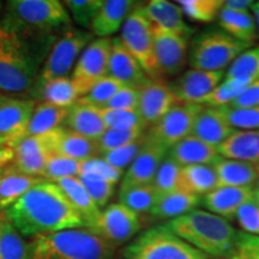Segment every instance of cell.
I'll list each match as a JSON object with an SVG mask.
<instances>
[{"mask_svg": "<svg viewBox=\"0 0 259 259\" xmlns=\"http://www.w3.org/2000/svg\"><path fill=\"white\" fill-rule=\"evenodd\" d=\"M120 38L126 50L134 56L148 77L155 82H161V72L158 69L154 45V25L145 16L141 6L130 12L122 24Z\"/></svg>", "mask_w": 259, "mask_h": 259, "instance_id": "7", "label": "cell"}, {"mask_svg": "<svg viewBox=\"0 0 259 259\" xmlns=\"http://www.w3.org/2000/svg\"><path fill=\"white\" fill-rule=\"evenodd\" d=\"M253 2L251 0H227L223 2V9L235 12H248V9L252 8Z\"/></svg>", "mask_w": 259, "mask_h": 259, "instance_id": "54", "label": "cell"}, {"mask_svg": "<svg viewBox=\"0 0 259 259\" xmlns=\"http://www.w3.org/2000/svg\"><path fill=\"white\" fill-rule=\"evenodd\" d=\"M141 220L137 212L120 203H113L106 206L105 210H101L94 233L115 246L131 240L141 231Z\"/></svg>", "mask_w": 259, "mask_h": 259, "instance_id": "12", "label": "cell"}, {"mask_svg": "<svg viewBox=\"0 0 259 259\" xmlns=\"http://www.w3.org/2000/svg\"><path fill=\"white\" fill-rule=\"evenodd\" d=\"M52 150L80 162L100 156L96 141L64 127L52 131Z\"/></svg>", "mask_w": 259, "mask_h": 259, "instance_id": "22", "label": "cell"}, {"mask_svg": "<svg viewBox=\"0 0 259 259\" xmlns=\"http://www.w3.org/2000/svg\"><path fill=\"white\" fill-rule=\"evenodd\" d=\"M82 174L109 181V183L115 184V185L124 177V171L113 167L112 164H109L108 162H106L102 157L99 156L82 161V163H80V176Z\"/></svg>", "mask_w": 259, "mask_h": 259, "instance_id": "45", "label": "cell"}, {"mask_svg": "<svg viewBox=\"0 0 259 259\" xmlns=\"http://www.w3.org/2000/svg\"><path fill=\"white\" fill-rule=\"evenodd\" d=\"M252 198H254L253 189L221 186L205 194L202 203L209 212L227 220L234 219L238 209Z\"/></svg>", "mask_w": 259, "mask_h": 259, "instance_id": "21", "label": "cell"}, {"mask_svg": "<svg viewBox=\"0 0 259 259\" xmlns=\"http://www.w3.org/2000/svg\"><path fill=\"white\" fill-rule=\"evenodd\" d=\"M4 212L23 238L87 228L82 215L53 181L34 186Z\"/></svg>", "mask_w": 259, "mask_h": 259, "instance_id": "1", "label": "cell"}, {"mask_svg": "<svg viewBox=\"0 0 259 259\" xmlns=\"http://www.w3.org/2000/svg\"><path fill=\"white\" fill-rule=\"evenodd\" d=\"M251 9H252V12H253L254 21H255V24H257L258 34H259V2H253Z\"/></svg>", "mask_w": 259, "mask_h": 259, "instance_id": "56", "label": "cell"}, {"mask_svg": "<svg viewBox=\"0 0 259 259\" xmlns=\"http://www.w3.org/2000/svg\"><path fill=\"white\" fill-rule=\"evenodd\" d=\"M242 92H244V90L233 85L229 80L225 79L223 82L220 83L211 93L204 97L200 105L215 107V108L229 106Z\"/></svg>", "mask_w": 259, "mask_h": 259, "instance_id": "49", "label": "cell"}, {"mask_svg": "<svg viewBox=\"0 0 259 259\" xmlns=\"http://www.w3.org/2000/svg\"><path fill=\"white\" fill-rule=\"evenodd\" d=\"M46 179L22 173L11 164L0 169V210H8L29 190Z\"/></svg>", "mask_w": 259, "mask_h": 259, "instance_id": "27", "label": "cell"}, {"mask_svg": "<svg viewBox=\"0 0 259 259\" xmlns=\"http://www.w3.org/2000/svg\"><path fill=\"white\" fill-rule=\"evenodd\" d=\"M112 38L100 37L93 40L82 52L71 74L80 97L87 95L94 84L108 76Z\"/></svg>", "mask_w": 259, "mask_h": 259, "instance_id": "10", "label": "cell"}, {"mask_svg": "<svg viewBox=\"0 0 259 259\" xmlns=\"http://www.w3.org/2000/svg\"><path fill=\"white\" fill-rule=\"evenodd\" d=\"M0 27L27 36H60L71 28V16L59 0H10Z\"/></svg>", "mask_w": 259, "mask_h": 259, "instance_id": "4", "label": "cell"}, {"mask_svg": "<svg viewBox=\"0 0 259 259\" xmlns=\"http://www.w3.org/2000/svg\"><path fill=\"white\" fill-rule=\"evenodd\" d=\"M138 90V113L145 127H151L157 121H160L174 106L180 103L170 90L169 85L162 82L151 80Z\"/></svg>", "mask_w": 259, "mask_h": 259, "instance_id": "17", "label": "cell"}, {"mask_svg": "<svg viewBox=\"0 0 259 259\" xmlns=\"http://www.w3.org/2000/svg\"><path fill=\"white\" fill-rule=\"evenodd\" d=\"M58 37L27 36L0 27V90L31 92Z\"/></svg>", "mask_w": 259, "mask_h": 259, "instance_id": "2", "label": "cell"}, {"mask_svg": "<svg viewBox=\"0 0 259 259\" xmlns=\"http://www.w3.org/2000/svg\"><path fill=\"white\" fill-rule=\"evenodd\" d=\"M125 259H208L166 226L148 229L125 250Z\"/></svg>", "mask_w": 259, "mask_h": 259, "instance_id": "6", "label": "cell"}, {"mask_svg": "<svg viewBox=\"0 0 259 259\" xmlns=\"http://www.w3.org/2000/svg\"><path fill=\"white\" fill-rule=\"evenodd\" d=\"M0 259H31L30 242L24 240L4 211L0 212Z\"/></svg>", "mask_w": 259, "mask_h": 259, "instance_id": "33", "label": "cell"}, {"mask_svg": "<svg viewBox=\"0 0 259 259\" xmlns=\"http://www.w3.org/2000/svg\"><path fill=\"white\" fill-rule=\"evenodd\" d=\"M135 4L131 0H102L101 8L90 23L89 31L99 38L115 34L122 28L130 12L136 8Z\"/></svg>", "mask_w": 259, "mask_h": 259, "instance_id": "20", "label": "cell"}, {"mask_svg": "<svg viewBox=\"0 0 259 259\" xmlns=\"http://www.w3.org/2000/svg\"><path fill=\"white\" fill-rule=\"evenodd\" d=\"M223 71H202L191 69L169 85L180 103L200 105L203 99L221 83Z\"/></svg>", "mask_w": 259, "mask_h": 259, "instance_id": "16", "label": "cell"}, {"mask_svg": "<svg viewBox=\"0 0 259 259\" xmlns=\"http://www.w3.org/2000/svg\"><path fill=\"white\" fill-rule=\"evenodd\" d=\"M225 115L229 124L234 130L240 128L242 131L259 130V107L250 108H232L222 107Z\"/></svg>", "mask_w": 259, "mask_h": 259, "instance_id": "46", "label": "cell"}, {"mask_svg": "<svg viewBox=\"0 0 259 259\" xmlns=\"http://www.w3.org/2000/svg\"><path fill=\"white\" fill-rule=\"evenodd\" d=\"M66 130L97 142L107 130L97 107L77 101L70 107L69 114L65 119Z\"/></svg>", "mask_w": 259, "mask_h": 259, "instance_id": "23", "label": "cell"}, {"mask_svg": "<svg viewBox=\"0 0 259 259\" xmlns=\"http://www.w3.org/2000/svg\"><path fill=\"white\" fill-rule=\"evenodd\" d=\"M160 193L153 184L137 185L120 189L119 191V203L127 206L130 210L139 213L150 212L156 204Z\"/></svg>", "mask_w": 259, "mask_h": 259, "instance_id": "36", "label": "cell"}, {"mask_svg": "<svg viewBox=\"0 0 259 259\" xmlns=\"http://www.w3.org/2000/svg\"><path fill=\"white\" fill-rule=\"evenodd\" d=\"M80 163L82 162L73 158L63 156L57 153H51L48 156L44 179L47 181H56L64 178H77L80 176Z\"/></svg>", "mask_w": 259, "mask_h": 259, "instance_id": "39", "label": "cell"}, {"mask_svg": "<svg viewBox=\"0 0 259 259\" xmlns=\"http://www.w3.org/2000/svg\"><path fill=\"white\" fill-rule=\"evenodd\" d=\"M154 45L161 76L180 73L189 59V37L154 25Z\"/></svg>", "mask_w": 259, "mask_h": 259, "instance_id": "13", "label": "cell"}, {"mask_svg": "<svg viewBox=\"0 0 259 259\" xmlns=\"http://www.w3.org/2000/svg\"><path fill=\"white\" fill-rule=\"evenodd\" d=\"M93 40L92 32L83 29L70 28L63 32L54 42L47 59L45 60L35 85H40L50 79L66 77L74 61Z\"/></svg>", "mask_w": 259, "mask_h": 259, "instance_id": "9", "label": "cell"}, {"mask_svg": "<svg viewBox=\"0 0 259 259\" xmlns=\"http://www.w3.org/2000/svg\"><path fill=\"white\" fill-rule=\"evenodd\" d=\"M78 178L83 186L85 187V190L88 191L90 197L96 203V205L100 209L106 206L109 199L112 198L113 193H114L115 184L102 179H97L95 177L87 176V174H82Z\"/></svg>", "mask_w": 259, "mask_h": 259, "instance_id": "48", "label": "cell"}, {"mask_svg": "<svg viewBox=\"0 0 259 259\" xmlns=\"http://www.w3.org/2000/svg\"><path fill=\"white\" fill-rule=\"evenodd\" d=\"M15 160L14 148L10 145H0V169L10 166Z\"/></svg>", "mask_w": 259, "mask_h": 259, "instance_id": "55", "label": "cell"}, {"mask_svg": "<svg viewBox=\"0 0 259 259\" xmlns=\"http://www.w3.org/2000/svg\"><path fill=\"white\" fill-rule=\"evenodd\" d=\"M108 76L126 87L139 89L151 82L137 59L126 50L120 38H112Z\"/></svg>", "mask_w": 259, "mask_h": 259, "instance_id": "18", "label": "cell"}, {"mask_svg": "<svg viewBox=\"0 0 259 259\" xmlns=\"http://www.w3.org/2000/svg\"><path fill=\"white\" fill-rule=\"evenodd\" d=\"M69 109L66 107H59L48 102L38 103L35 106L31 114L25 137L46 135L61 127V124H64L69 114Z\"/></svg>", "mask_w": 259, "mask_h": 259, "instance_id": "32", "label": "cell"}, {"mask_svg": "<svg viewBox=\"0 0 259 259\" xmlns=\"http://www.w3.org/2000/svg\"><path fill=\"white\" fill-rule=\"evenodd\" d=\"M251 44H246L219 31H210L194 40L189 56L190 66L194 70L223 71Z\"/></svg>", "mask_w": 259, "mask_h": 259, "instance_id": "8", "label": "cell"}, {"mask_svg": "<svg viewBox=\"0 0 259 259\" xmlns=\"http://www.w3.org/2000/svg\"><path fill=\"white\" fill-rule=\"evenodd\" d=\"M168 155L181 167L196 166V164L212 166L221 157L218 148L204 143L192 135L187 136L179 143L173 145L168 150Z\"/></svg>", "mask_w": 259, "mask_h": 259, "instance_id": "25", "label": "cell"}, {"mask_svg": "<svg viewBox=\"0 0 259 259\" xmlns=\"http://www.w3.org/2000/svg\"><path fill=\"white\" fill-rule=\"evenodd\" d=\"M107 130H145L138 111L99 108Z\"/></svg>", "mask_w": 259, "mask_h": 259, "instance_id": "40", "label": "cell"}, {"mask_svg": "<svg viewBox=\"0 0 259 259\" xmlns=\"http://www.w3.org/2000/svg\"><path fill=\"white\" fill-rule=\"evenodd\" d=\"M4 99H5V96H4V95H3V94H2V93H0V105H2V102H3V101H4Z\"/></svg>", "mask_w": 259, "mask_h": 259, "instance_id": "59", "label": "cell"}, {"mask_svg": "<svg viewBox=\"0 0 259 259\" xmlns=\"http://www.w3.org/2000/svg\"><path fill=\"white\" fill-rule=\"evenodd\" d=\"M63 4L80 28L89 29L90 23L101 8L102 0H66Z\"/></svg>", "mask_w": 259, "mask_h": 259, "instance_id": "44", "label": "cell"}, {"mask_svg": "<svg viewBox=\"0 0 259 259\" xmlns=\"http://www.w3.org/2000/svg\"><path fill=\"white\" fill-rule=\"evenodd\" d=\"M218 176L212 166L196 164V166L181 167V191L205 196L218 189Z\"/></svg>", "mask_w": 259, "mask_h": 259, "instance_id": "34", "label": "cell"}, {"mask_svg": "<svg viewBox=\"0 0 259 259\" xmlns=\"http://www.w3.org/2000/svg\"><path fill=\"white\" fill-rule=\"evenodd\" d=\"M35 106L34 100L5 96L0 105V145L14 147L25 137Z\"/></svg>", "mask_w": 259, "mask_h": 259, "instance_id": "14", "label": "cell"}, {"mask_svg": "<svg viewBox=\"0 0 259 259\" xmlns=\"http://www.w3.org/2000/svg\"><path fill=\"white\" fill-rule=\"evenodd\" d=\"M178 4L183 14L190 19L209 23L219 17L223 0H181Z\"/></svg>", "mask_w": 259, "mask_h": 259, "instance_id": "38", "label": "cell"}, {"mask_svg": "<svg viewBox=\"0 0 259 259\" xmlns=\"http://www.w3.org/2000/svg\"><path fill=\"white\" fill-rule=\"evenodd\" d=\"M212 167L218 176V187L231 186L252 189L259 180L255 164L248 162L220 157Z\"/></svg>", "mask_w": 259, "mask_h": 259, "instance_id": "28", "label": "cell"}, {"mask_svg": "<svg viewBox=\"0 0 259 259\" xmlns=\"http://www.w3.org/2000/svg\"><path fill=\"white\" fill-rule=\"evenodd\" d=\"M219 19L221 27L236 40L252 45L258 38L257 24L250 12H235L222 8Z\"/></svg>", "mask_w": 259, "mask_h": 259, "instance_id": "35", "label": "cell"}, {"mask_svg": "<svg viewBox=\"0 0 259 259\" xmlns=\"http://www.w3.org/2000/svg\"><path fill=\"white\" fill-rule=\"evenodd\" d=\"M200 203L197 194L177 191V192L161 194L150 213L156 219L174 220L192 211Z\"/></svg>", "mask_w": 259, "mask_h": 259, "instance_id": "31", "label": "cell"}, {"mask_svg": "<svg viewBox=\"0 0 259 259\" xmlns=\"http://www.w3.org/2000/svg\"><path fill=\"white\" fill-rule=\"evenodd\" d=\"M145 143V135L142 138H139L138 141L134 142V143H130L124 147L115 149V150L108 151L100 155V157H102L106 162H108L109 164H112L113 167L118 168L124 171L125 168H128L131 166L132 162L135 161V158L137 157L139 151L142 150L143 145Z\"/></svg>", "mask_w": 259, "mask_h": 259, "instance_id": "47", "label": "cell"}, {"mask_svg": "<svg viewBox=\"0 0 259 259\" xmlns=\"http://www.w3.org/2000/svg\"><path fill=\"white\" fill-rule=\"evenodd\" d=\"M153 185L161 194L181 191V166L167 155L158 167Z\"/></svg>", "mask_w": 259, "mask_h": 259, "instance_id": "37", "label": "cell"}, {"mask_svg": "<svg viewBox=\"0 0 259 259\" xmlns=\"http://www.w3.org/2000/svg\"><path fill=\"white\" fill-rule=\"evenodd\" d=\"M229 107L232 108H250L259 107V79L254 80L233 101Z\"/></svg>", "mask_w": 259, "mask_h": 259, "instance_id": "53", "label": "cell"}, {"mask_svg": "<svg viewBox=\"0 0 259 259\" xmlns=\"http://www.w3.org/2000/svg\"><path fill=\"white\" fill-rule=\"evenodd\" d=\"M139 90L132 87H122L102 108L124 109V111H138Z\"/></svg>", "mask_w": 259, "mask_h": 259, "instance_id": "51", "label": "cell"}, {"mask_svg": "<svg viewBox=\"0 0 259 259\" xmlns=\"http://www.w3.org/2000/svg\"><path fill=\"white\" fill-rule=\"evenodd\" d=\"M31 92L44 102L70 108L80 99V95L71 77H59L35 85Z\"/></svg>", "mask_w": 259, "mask_h": 259, "instance_id": "30", "label": "cell"}, {"mask_svg": "<svg viewBox=\"0 0 259 259\" xmlns=\"http://www.w3.org/2000/svg\"><path fill=\"white\" fill-rule=\"evenodd\" d=\"M234 77H248L253 80L259 79V46L242 52L233 61L227 71L226 78Z\"/></svg>", "mask_w": 259, "mask_h": 259, "instance_id": "41", "label": "cell"}, {"mask_svg": "<svg viewBox=\"0 0 259 259\" xmlns=\"http://www.w3.org/2000/svg\"><path fill=\"white\" fill-rule=\"evenodd\" d=\"M202 108V105L178 103L160 121L151 126L147 136L169 150L192 134L194 120Z\"/></svg>", "mask_w": 259, "mask_h": 259, "instance_id": "11", "label": "cell"}, {"mask_svg": "<svg viewBox=\"0 0 259 259\" xmlns=\"http://www.w3.org/2000/svg\"><path fill=\"white\" fill-rule=\"evenodd\" d=\"M253 194H254V198L259 200V180L257 181V184L253 186Z\"/></svg>", "mask_w": 259, "mask_h": 259, "instance_id": "57", "label": "cell"}, {"mask_svg": "<svg viewBox=\"0 0 259 259\" xmlns=\"http://www.w3.org/2000/svg\"><path fill=\"white\" fill-rule=\"evenodd\" d=\"M168 155V149L145 135V143L137 157L124 173L120 189L153 184L161 163Z\"/></svg>", "mask_w": 259, "mask_h": 259, "instance_id": "15", "label": "cell"}, {"mask_svg": "<svg viewBox=\"0 0 259 259\" xmlns=\"http://www.w3.org/2000/svg\"><path fill=\"white\" fill-rule=\"evenodd\" d=\"M122 87L125 85L119 80H116L111 76H106L94 84L90 92L87 95L80 97L78 101L88 103V105L97 107V108H102Z\"/></svg>", "mask_w": 259, "mask_h": 259, "instance_id": "42", "label": "cell"}, {"mask_svg": "<svg viewBox=\"0 0 259 259\" xmlns=\"http://www.w3.org/2000/svg\"><path fill=\"white\" fill-rule=\"evenodd\" d=\"M234 219L245 233L259 236V202L257 199L252 198L242 204L236 211Z\"/></svg>", "mask_w": 259, "mask_h": 259, "instance_id": "50", "label": "cell"}, {"mask_svg": "<svg viewBox=\"0 0 259 259\" xmlns=\"http://www.w3.org/2000/svg\"><path fill=\"white\" fill-rule=\"evenodd\" d=\"M255 168H257V171H258V176H259V161L255 163Z\"/></svg>", "mask_w": 259, "mask_h": 259, "instance_id": "60", "label": "cell"}, {"mask_svg": "<svg viewBox=\"0 0 259 259\" xmlns=\"http://www.w3.org/2000/svg\"><path fill=\"white\" fill-rule=\"evenodd\" d=\"M31 259H112L114 246L88 228L66 229L32 239Z\"/></svg>", "mask_w": 259, "mask_h": 259, "instance_id": "5", "label": "cell"}, {"mask_svg": "<svg viewBox=\"0 0 259 259\" xmlns=\"http://www.w3.org/2000/svg\"><path fill=\"white\" fill-rule=\"evenodd\" d=\"M231 259H259V236L240 232Z\"/></svg>", "mask_w": 259, "mask_h": 259, "instance_id": "52", "label": "cell"}, {"mask_svg": "<svg viewBox=\"0 0 259 259\" xmlns=\"http://www.w3.org/2000/svg\"><path fill=\"white\" fill-rule=\"evenodd\" d=\"M258 202H259V200H258Z\"/></svg>", "mask_w": 259, "mask_h": 259, "instance_id": "61", "label": "cell"}, {"mask_svg": "<svg viewBox=\"0 0 259 259\" xmlns=\"http://www.w3.org/2000/svg\"><path fill=\"white\" fill-rule=\"evenodd\" d=\"M218 151L221 157L255 164L259 161V130H235L219 145Z\"/></svg>", "mask_w": 259, "mask_h": 259, "instance_id": "26", "label": "cell"}, {"mask_svg": "<svg viewBox=\"0 0 259 259\" xmlns=\"http://www.w3.org/2000/svg\"><path fill=\"white\" fill-rule=\"evenodd\" d=\"M144 14L155 27L177 32L190 37L193 29L184 21V14L179 6L167 0H150L142 5Z\"/></svg>", "mask_w": 259, "mask_h": 259, "instance_id": "24", "label": "cell"}, {"mask_svg": "<svg viewBox=\"0 0 259 259\" xmlns=\"http://www.w3.org/2000/svg\"><path fill=\"white\" fill-rule=\"evenodd\" d=\"M144 136V130H106L105 134L97 139L100 155L115 150L130 143L138 141Z\"/></svg>", "mask_w": 259, "mask_h": 259, "instance_id": "43", "label": "cell"}, {"mask_svg": "<svg viewBox=\"0 0 259 259\" xmlns=\"http://www.w3.org/2000/svg\"><path fill=\"white\" fill-rule=\"evenodd\" d=\"M234 131L235 130L227 120L222 107H203L194 120L191 135L203 141L204 143L218 148Z\"/></svg>", "mask_w": 259, "mask_h": 259, "instance_id": "19", "label": "cell"}, {"mask_svg": "<svg viewBox=\"0 0 259 259\" xmlns=\"http://www.w3.org/2000/svg\"><path fill=\"white\" fill-rule=\"evenodd\" d=\"M3 10H4V4L0 2V18H2V14H3Z\"/></svg>", "mask_w": 259, "mask_h": 259, "instance_id": "58", "label": "cell"}, {"mask_svg": "<svg viewBox=\"0 0 259 259\" xmlns=\"http://www.w3.org/2000/svg\"><path fill=\"white\" fill-rule=\"evenodd\" d=\"M164 226L204 254L232 257L235 251L239 232L226 219L215 213L194 209Z\"/></svg>", "mask_w": 259, "mask_h": 259, "instance_id": "3", "label": "cell"}, {"mask_svg": "<svg viewBox=\"0 0 259 259\" xmlns=\"http://www.w3.org/2000/svg\"><path fill=\"white\" fill-rule=\"evenodd\" d=\"M58 186L63 190L67 198L72 203L85 222V227L94 232L101 215V209L96 205L88 191L80 183L79 178H64L56 181Z\"/></svg>", "mask_w": 259, "mask_h": 259, "instance_id": "29", "label": "cell"}]
</instances>
